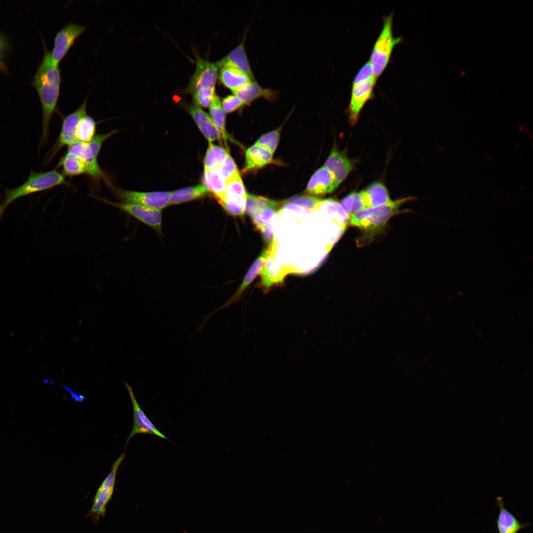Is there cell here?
<instances>
[{
	"instance_id": "9a60e30c",
	"label": "cell",
	"mask_w": 533,
	"mask_h": 533,
	"mask_svg": "<svg viewBox=\"0 0 533 533\" xmlns=\"http://www.w3.org/2000/svg\"><path fill=\"white\" fill-rule=\"evenodd\" d=\"M125 385L129 392L133 408V428L127 438V444L134 436L138 434L154 435L162 439L170 441L166 436L159 431L141 408L135 398L131 386L126 382H125Z\"/></svg>"
},
{
	"instance_id": "6da1fadb",
	"label": "cell",
	"mask_w": 533,
	"mask_h": 533,
	"mask_svg": "<svg viewBox=\"0 0 533 533\" xmlns=\"http://www.w3.org/2000/svg\"><path fill=\"white\" fill-rule=\"evenodd\" d=\"M43 44V56L31 81L38 95L42 108V133L38 148L39 152L48 141L49 124L57 110L62 81L60 68L53 63L50 51L44 41Z\"/></svg>"
},
{
	"instance_id": "f546056e",
	"label": "cell",
	"mask_w": 533,
	"mask_h": 533,
	"mask_svg": "<svg viewBox=\"0 0 533 533\" xmlns=\"http://www.w3.org/2000/svg\"><path fill=\"white\" fill-rule=\"evenodd\" d=\"M222 206L229 215L243 216L246 207V196L225 195L219 200Z\"/></svg>"
},
{
	"instance_id": "1f68e13d",
	"label": "cell",
	"mask_w": 533,
	"mask_h": 533,
	"mask_svg": "<svg viewBox=\"0 0 533 533\" xmlns=\"http://www.w3.org/2000/svg\"><path fill=\"white\" fill-rule=\"evenodd\" d=\"M278 205L276 201L247 193L246 212L251 217L262 209H276Z\"/></svg>"
},
{
	"instance_id": "484cf974",
	"label": "cell",
	"mask_w": 533,
	"mask_h": 533,
	"mask_svg": "<svg viewBox=\"0 0 533 533\" xmlns=\"http://www.w3.org/2000/svg\"><path fill=\"white\" fill-rule=\"evenodd\" d=\"M203 182L208 191L211 192L218 200L223 196L226 181L219 168L204 169Z\"/></svg>"
},
{
	"instance_id": "e575fe53",
	"label": "cell",
	"mask_w": 533,
	"mask_h": 533,
	"mask_svg": "<svg viewBox=\"0 0 533 533\" xmlns=\"http://www.w3.org/2000/svg\"><path fill=\"white\" fill-rule=\"evenodd\" d=\"M192 95L196 105L204 108L210 107L216 95L215 87H202Z\"/></svg>"
},
{
	"instance_id": "ffe728a7",
	"label": "cell",
	"mask_w": 533,
	"mask_h": 533,
	"mask_svg": "<svg viewBox=\"0 0 533 533\" xmlns=\"http://www.w3.org/2000/svg\"><path fill=\"white\" fill-rule=\"evenodd\" d=\"M499 513L496 521L498 533H518L520 530L530 526V523H522L504 506L503 498H496Z\"/></svg>"
},
{
	"instance_id": "ee69618b",
	"label": "cell",
	"mask_w": 533,
	"mask_h": 533,
	"mask_svg": "<svg viewBox=\"0 0 533 533\" xmlns=\"http://www.w3.org/2000/svg\"><path fill=\"white\" fill-rule=\"evenodd\" d=\"M353 208L352 214L366 209L364 201L361 191L353 192Z\"/></svg>"
},
{
	"instance_id": "ba28073f",
	"label": "cell",
	"mask_w": 533,
	"mask_h": 533,
	"mask_svg": "<svg viewBox=\"0 0 533 533\" xmlns=\"http://www.w3.org/2000/svg\"><path fill=\"white\" fill-rule=\"evenodd\" d=\"M92 196L106 204L129 214L152 228L157 232H161L162 216L160 210L139 204L114 202L95 195Z\"/></svg>"
},
{
	"instance_id": "d6a6232c",
	"label": "cell",
	"mask_w": 533,
	"mask_h": 533,
	"mask_svg": "<svg viewBox=\"0 0 533 533\" xmlns=\"http://www.w3.org/2000/svg\"><path fill=\"white\" fill-rule=\"evenodd\" d=\"M96 126L97 123L91 116L88 114L84 116L77 127V141L87 143L90 142L96 135Z\"/></svg>"
},
{
	"instance_id": "7a4b0ae2",
	"label": "cell",
	"mask_w": 533,
	"mask_h": 533,
	"mask_svg": "<svg viewBox=\"0 0 533 533\" xmlns=\"http://www.w3.org/2000/svg\"><path fill=\"white\" fill-rule=\"evenodd\" d=\"M68 184L65 177L56 168L44 172L31 170L28 179L22 185L15 188L5 189L0 202V220L7 207L15 200Z\"/></svg>"
},
{
	"instance_id": "5bb4252c",
	"label": "cell",
	"mask_w": 533,
	"mask_h": 533,
	"mask_svg": "<svg viewBox=\"0 0 533 533\" xmlns=\"http://www.w3.org/2000/svg\"><path fill=\"white\" fill-rule=\"evenodd\" d=\"M78 158L84 164L86 175L95 183L109 179L100 166L97 157L92 153L88 143L76 141L68 147L67 151Z\"/></svg>"
},
{
	"instance_id": "7402d4cb",
	"label": "cell",
	"mask_w": 533,
	"mask_h": 533,
	"mask_svg": "<svg viewBox=\"0 0 533 533\" xmlns=\"http://www.w3.org/2000/svg\"><path fill=\"white\" fill-rule=\"evenodd\" d=\"M244 172L262 168L272 162L273 153L265 147L255 144L249 148L245 153Z\"/></svg>"
},
{
	"instance_id": "8d00e7d4",
	"label": "cell",
	"mask_w": 533,
	"mask_h": 533,
	"mask_svg": "<svg viewBox=\"0 0 533 533\" xmlns=\"http://www.w3.org/2000/svg\"><path fill=\"white\" fill-rule=\"evenodd\" d=\"M225 195H238L246 196L245 188L238 174L226 182L224 194Z\"/></svg>"
},
{
	"instance_id": "b9f144b4",
	"label": "cell",
	"mask_w": 533,
	"mask_h": 533,
	"mask_svg": "<svg viewBox=\"0 0 533 533\" xmlns=\"http://www.w3.org/2000/svg\"><path fill=\"white\" fill-rule=\"evenodd\" d=\"M373 77H375V76L374 74L372 67L369 61H368L359 69L355 76L352 83H357L361 81L370 79Z\"/></svg>"
},
{
	"instance_id": "d4e9b609",
	"label": "cell",
	"mask_w": 533,
	"mask_h": 533,
	"mask_svg": "<svg viewBox=\"0 0 533 533\" xmlns=\"http://www.w3.org/2000/svg\"><path fill=\"white\" fill-rule=\"evenodd\" d=\"M314 211L330 217L343 228L348 217L341 204L331 198L321 200Z\"/></svg>"
},
{
	"instance_id": "d6986e66",
	"label": "cell",
	"mask_w": 533,
	"mask_h": 533,
	"mask_svg": "<svg viewBox=\"0 0 533 533\" xmlns=\"http://www.w3.org/2000/svg\"><path fill=\"white\" fill-rule=\"evenodd\" d=\"M231 91L242 101L244 105L260 98L273 101L277 98L279 93L276 90L262 87L257 81H252Z\"/></svg>"
},
{
	"instance_id": "2e32d148",
	"label": "cell",
	"mask_w": 533,
	"mask_h": 533,
	"mask_svg": "<svg viewBox=\"0 0 533 533\" xmlns=\"http://www.w3.org/2000/svg\"><path fill=\"white\" fill-rule=\"evenodd\" d=\"M246 33V32L240 43L226 56L217 61L215 65L220 69L226 66L233 67L246 74L253 81H257L245 50V42Z\"/></svg>"
},
{
	"instance_id": "f1b7e54d",
	"label": "cell",
	"mask_w": 533,
	"mask_h": 533,
	"mask_svg": "<svg viewBox=\"0 0 533 533\" xmlns=\"http://www.w3.org/2000/svg\"><path fill=\"white\" fill-rule=\"evenodd\" d=\"M209 111L211 118L224 140L226 141L228 139L235 142L226 130V112L222 107L220 98L217 95L210 106Z\"/></svg>"
},
{
	"instance_id": "836d02e7",
	"label": "cell",
	"mask_w": 533,
	"mask_h": 533,
	"mask_svg": "<svg viewBox=\"0 0 533 533\" xmlns=\"http://www.w3.org/2000/svg\"><path fill=\"white\" fill-rule=\"evenodd\" d=\"M280 210H277L275 208H265L258 212L251 218L257 229L260 230L263 228L272 224L276 214Z\"/></svg>"
},
{
	"instance_id": "cb8c5ba5",
	"label": "cell",
	"mask_w": 533,
	"mask_h": 533,
	"mask_svg": "<svg viewBox=\"0 0 533 533\" xmlns=\"http://www.w3.org/2000/svg\"><path fill=\"white\" fill-rule=\"evenodd\" d=\"M220 69V80L225 86L231 91L253 81L246 74L233 67L226 66Z\"/></svg>"
},
{
	"instance_id": "d590c367",
	"label": "cell",
	"mask_w": 533,
	"mask_h": 533,
	"mask_svg": "<svg viewBox=\"0 0 533 533\" xmlns=\"http://www.w3.org/2000/svg\"><path fill=\"white\" fill-rule=\"evenodd\" d=\"M280 129H277L262 135L255 144L263 146L273 153L280 139Z\"/></svg>"
},
{
	"instance_id": "4dcf8cb0",
	"label": "cell",
	"mask_w": 533,
	"mask_h": 533,
	"mask_svg": "<svg viewBox=\"0 0 533 533\" xmlns=\"http://www.w3.org/2000/svg\"><path fill=\"white\" fill-rule=\"evenodd\" d=\"M229 154L225 148L209 143L204 160V169L219 168Z\"/></svg>"
},
{
	"instance_id": "e0dca14e",
	"label": "cell",
	"mask_w": 533,
	"mask_h": 533,
	"mask_svg": "<svg viewBox=\"0 0 533 533\" xmlns=\"http://www.w3.org/2000/svg\"><path fill=\"white\" fill-rule=\"evenodd\" d=\"M324 166L332 173L339 186L351 172L353 164L346 154L334 147Z\"/></svg>"
},
{
	"instance_id": "30bf717a",
	"label": "cell",
	"mask_w": 533,
	"mask_h": 533,
	"mask_svg": "<svg viewBox=\"0 0 533 533\" xmlns=\"http://www.w3.org/2000/svg\"><path fill=\"white\" fill-rule=\"evenodd\" d=\"M269 246L270 252L260 272L261 284L265 293L268 292L272 286L282 283L287 274L295 272L292 268L281 265L274 258L275 240Z\"/></svg>"
},
{
	"instance_id": "7c38bea8",
	"label": "cell",
	"mask_w": 533,
	"mask_h": 533,
	"mask_svg": "<svg viewBox=\"0 0 533 533\" xmlns=\"http://www.w3.org/2000/svg\"><path fill=\"white\" fill-rule=\"evenodd\" d=\"M270 251V248L269 246L267 249L263 250L261 254L256 259L248 269L241 285L233 295L221 306L204 316L203 321L198 328V329H197L198 331H201L203 329L205 323L213 314L220 310L228 308L231 305L238 302L240 300L244 291L262 270Z\"/></svg>"
},
{
	"instance_id": "5b68a950",
	"label": "cell",
	"mask_w": 533,
	"mask_h": 533,
	"mask_svg": "<svg viewBox=\"0 0 533 533\" xmlns=\"http://www.w3.org/2000/svg\"><path fill=\"white\" fill-rule=\"evenodd\" d=\"M88 97V95L77 109L63 117L59 136L46 153L43 161V165L45 166L50 163L62 148L66 146L69 147L77 141L76 132L78 124L80 119L87 114L86 107Z\"/></svg>"
},
{
	"instance_id": "ab89813d",
	"label": "cell",
	"mask_w": 533,
	"mask_h": 533,
	"mask_svg": "<svg viewBox=\"0 0 533 533\" xmlns=\"http://www.w3.org/2000/svg\"><path fill=\"white\" fill-rule=\"evenodd\" d=\"M219 170L226 182L239 174L234 161L229 154L219 168Z\"/></svg>"
},
{
	"instance_id": "8992f818",
	"label": "cell",
	"mask_w": 533,
	"mask_h": 533,
	"mask_svg": "<svg viewBox=\"0 0 533 533\" xmlns=\"http://www.w3.org/2000/svg\"><path fill=\"white\" fill-rule=\"evenodd\" d=\"M114 196L121 202L139 204L158 210L169 205V191L140 192L121 189L109 179L105 182Z\"/></svg>"
},
{
	"instance_id": "83f0119b",
	"label": "cell",
	"mask_w": 533,
	"mask_h": 533,
	"mask_svg": "<svg viewBox=\"0 0 533 533\" xmlns=\"http://www.w3.org/2000/svg\"><path fill=\"white\" fill-rule=\"evenodd\" d=\"M208 191L203 185L190 187L171 192L169 205H175L191 201L205 195Z\"/></svg>"
},
{
	"instance_id": "4316f807",
	"label": "cell",
	"mask_w": 533,
	"mask_h": 533,
	"mask_svg": "<svg viewBox=\"0 0 533 533\" xmlns=\"http://www.w3.org/2000/svg\"><path fill=\"white\" fill-rule=\"evenodd\" d=\"M61 167L62 173L66 177H73L86 175V169L83 162L74 154L67 152L59 161L56 168Z\"/></svg>"
},
{
	"instance_id": "74e56055",
	"label": "cell",
	"mask_w": 533,
	"mask_h": 533,
	"mask_svg": "<svg viewBox=\"0 0 533 533\" xmlns=\"http://www.w3.org/2000/svg\"><path fill=\"white\" fill-rule=\"evenodd\" d=\"M321 199L309 195H302L293 197L286 202L296 204L303 207L314 211Z\"/></svg>"
},
{
	"instance_id": "ac0fdd59",
	"label": "cell",
	"mask_w": 533,
	"mask_h": 533,
	"mask_svg": "<svg viewBox=\"0 0 533 533\" xmlns=\"http://www.w3.org/2000/svg\"><path fill=\"white\" fill-rule=\"evenodd\" d=\"M338 186L332 173L323 166L311 176L305 191L311 194L323 195L333 192Z\"/></svg>"
},
{
	"instance_id": "4fadbf2b",
	"label": "cell",
	"mask_w": 533,
	"mask_h": 533,
	"mask_svg": "<svg viewBox=\"0 0 533 533\" xmlns=\"http://www.w3.org/2000/svg\"><path fill=\"white\" fill-rule=\"evenodd\" d=\"M218 77V68L215 65L196 55V68L186 92L192 94L202 87H215Z\"/></svg>"
},
{
	"instance_id": "44dd1931",
	"label": "cell",
	"mask_w": 533,
	"mask_h": 533,
	"mask_svg": "<svg viewBox=\"0 0 533 533\" xmlns=\"http://www.w3.org/2000/svg\"><path fill=\"white\" fill-rule=\"evenodd\" d=\"M189 112L200 130L210 143L221 139V135L211 117L197 105H192Z\"/></svg>"
},
{
	"instance_id": "8fae6325",
	"label": "cell",
	"mask_w": 533,
	"mask_h": 533,
	"mask_svg": "<svg viewBox=\"0 0 533 533\" xmlns=\"http://www.w3.org/2000/svg\"><path fill=\"white\" fill-rule=\"evenodd\" d=\"M377 80L376 77H373L357 83H352L350 99L347 108L351 125L355 124L364 106L373 97Z\"/></svg>"
},
{
	"instance_id": "3957f363",
	"label": "cell",
	"mask_w": 533,
	"mask_h": 533,
	"mask_svg": "<svg viewBox=\"0 0 533 533\" xmlns=\"http://www.w3.org/2000/svg\"><path fill=\"white\" fill-rule=\"evenodd\" d=\"M382 22L381 30L374 44L369 60L377 79L390 62L394 47L403 40L402 37H395L393 35V12L384 16Z\"/></svg>"
},
{
	"instance_id": "277c9868",
	"label": "cell",
	"mask_w": 533,
	"mask_h": 533,
	"mask_svg": "<svg viewBox=\"0 0 533 533\" xmlns=\"http://www.w3.org/2000/svg\"><path fill=\"white\" fill-rule=\"evenodd\" d=\"M413 197L391 200L376 207L368 208L349 216V224L367 232H373L382 228L390 218L398 212L400 207Z\"/></svg>"
},
{
	"instance_id": "603a6c76",
	"label": "cell",
	"mask_w": 533,
	"mask_h": 533,
	"mask_svg": "<svg viewBox=\"0 0 533 533\" xmlns=\"http://www.w3.org/2000/svg\"><path fill=\"white\" fill-rule=\"evenodd\" d=\"M361 192L366 209L380 206L391 201L386 188L379 182L372 184Z\"/></svg>"
},
{
	"instance_id": "f35d334b",
	"label": "cell",
	"mask_w": 533,
	"mask_h": 533,
	"mask_svg": "<svg viewBox=\"0 0 533 533\" xmlns=\"http://www.w3.org/2000/svg\"><path fill=\"white\" fill-rule=\"evenodd\" d=\"M117 132L118 130H113L106 133L96 134L92 140L88 143L93 154L98 157L104 143Z\"/></svg>"
},
{
	"instance_id": "7bdbcfd3",
	"label": "cell",
	"mask_w": 533,
	"mask_h": 533,
	"mask_svg": "<svg viewBox=\"0 0 533 533\" xmlns=\"http://www.w3.org/2000/svg\"><path fill=\"white\" fill-rule=\"evenodd\" d=\"M7 48L5 39L0 35V71L3 73H8L7 66L3 59Z\"/></svg>"
},
{
	"instance_id": "9c48e42d",
	"label": "cell",
	"mask_w": 533,
	"mask_h": 533,
	"mask_svg": "<svg viewBox=\"0 0 533 533\" xmlns=\"http://www.w3.org/2000/svg\"><path fill=\"white\" fill-rule=\"evenodd\" d=\"M85 29V26L72 22L57 32L54 39L53 49L50 52L51 60L54 65L59 66L76 40Z\"/></svg>"
},
{
	"instance_id": "60d3db41",
	"label": "cell",
	"mask_w": 533,
	"mask_h": 533,
	"mask_svg": "<svg viewBox=\"0 0 533 533\" xmlns=\"http://www.w3.org/2000/svg\"><path fill=\"white\" fill-rule=\"evenodd\" d=\"M221 104L225 112L228 113L232 112L244 105L242 101L234 94L225 97Z\"/></svg>"
},
{
	"instance_id": "52a82bcc",
	"label": "cell",
	"mask_w": 533,
	"mask_h": 533,
	"mask_svg": "<svg viewBox=\"0 0 533 533\" xmlns=\"http://www.w3.org/2000/svg\"><path fill=\"white\" fill-rule=\"evenodd\" d=\"M125 457L123 453L114 463L111 471L103 481L94 496L92 505L87 515L96 524L105 515L107 506L111 501L115 487L116 475L118 467Z\"/></svg>"
}]
</instances>
